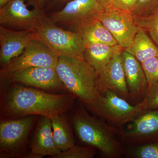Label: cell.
Here are the masks:
<instances>
[{
	"instance_id": "cell-7",
	"label": "cell",
	"mask_w": 158,
	"mask_h": 158,
	"mask_svg": "<svg viewBox=\"0 0 158 158\" xmlns=\"http://www.w3.org/2000/svg\"><path fill=\"white\" fill-rule=\"evenodd\" d=\"M35 119V115H31L1 121L0 157H12L23 149Z\"/></svg>"
},
{
	"instance_id": "cell-25",
	"label": "cell",
	"mask_w": 158,
	"mask_h": 158,
	"mask_svg": "<svg viewBox=\"0 0 158 158\" xmlns=\"http://www.w3.org/2000/svg\"><path fill=\"white\" fill-rule=\"evenodd\" d=\"M149 87L158 81V56L151 57L141 63Z\"/></svg>"
},
{
	"instance_id": "cell-8",
	"label": "cell",
	"mask_w": 158,
	"mask_h": 158,
	"mask_svg": "<svg viewBox=\"0 0 158 158\" xmlns=\"http://www.w3.org/2000/svg\"><path fill=\"white\" fill-rule=\"evenodd\" d=\"M105 9L97 0H71L61 10L52 13L53 22L68 26L76 31L88 23L98 19Z\"/></svg>"
},
{
	"instance_id": "cell-3",
	"label": "cell",
	"mask_w": 158,
	"mask_h": 158,
	"mask_svg": "<svg viewBox=\"0 0 158 158\" xmlns=\"http://www.w3.org/2000/svg\"><path fill=\"white\" fill-rule=\"evenodd\" d=\"M56 69L64 88L85 105L93 102L99 96L96 71L85 60L60 56Z\"/></svg>"
},
{
	"instance_id": "cell-22",
	"label": "cell",
	"mask_w": 158,
	"mask_h": 158,
	"mask_svg": "<svg viewBox=\"0 0 158 158\" xmlns=\"http://www.w3.org/2000/svg\"><path fill=\"white\" fill-rule=\"evenodd\" d=\"M96 153V149L92 146L74 145L70 148L61 152L53 158H92Z\"/></svg>"
},
{
	"instance_id": "cell-24",
	"label": "cell",
	"mask_w": 158,
	"mask_h": 158,
	"mask_svg": "<svg viewBox=\"0 0 158 158\" xmlns=\"http://www.w3.org/2000/svg\"><path fill=\"white\" fill-rule=\"evenodd\" d=\"M136 20L138 27L148 33L158 47V11L149 17Z\"/></svg>"
},
{
	"instance_id": "cell-4",
	"label": "cell",
	"mask_w": 158,
	"mask_h": 158,
	"mask_svg": "<svg viewBox=\"0 0 158 158\" xmlns=\"http://www.w3.org/2000/svg\"><path fill=\"white\" fill-rule=\"evenodd\" d=\"M35 33L36 39L45 44L58 56L84 60L85 41L79 32L61 28L46 16Z\"/></svg>"
},
{
	"instance_id": "cell-29",
	"label": "cell",
	"mask_w": 158,
	"mask_h": 158,
	"mask_svg": "<svg viewBox=\"0 0 158 158\" xmlns=\"http://www.w3.org/2000/svg\"><path fill=\"white\" fill-rule=\"evenodd\" d=\"M105 10L111 9L112 6V0H97Z\"/></svg>"
},
{
	"instance_id": "cell-9",
	"label": "cell",
	"mask_w": 158,
	"mask_h": 158,
	"mask_svg": "<svg viewBox=\"0 0 158 158\" xmlns=\"http://www.w3.org/2000/svg\"><path fill=\"white\" fill-rule=\"evenodd\" d=\"M25 0H11L0 8L1 26L17 31H35L46 15L44 9L30 10Z\"/></svg>"
},
{
	"instance_id": "cell-5",
	"label": "cell",
	"mask_w": 158,
	"mask_h": 158,
	"mask_svg": "<svg viewBox=\"0 0 158 158\" xmlns=\"http://www.w3.org/2000/svg\"><path fill=\"white\" fill-rule=\"evenodd\" d=\"M86 106L97 116L119 128L146 111L141 102L132 106L110 90L100 94L95 101Z\"/></svg>"
},
{
	"instance_id": "cell-1",
	"label": "cell",
	"mask_w": 158,
	"mask_h": 158,
	"mask_svg": "<svg viewBox=\"0 0 158 158\" xmlns=\"http://www.w3.org/2000/svg\"><path fill=\"white\" fill-rule=\"evenodd\" d=\"M76 98L71 94H51L16 83L7 91L2 111L9 118L40 115L51 118L64 114L72 107Z\"/></svg>"
},
{
	"instance_id": "cell-10",
	"label": "cell",
	"mask_w": 158,
	"mask_h": 158,
	"mask_svg": "<svg viewBox=\"0 0 158 158\" xmlns=\"http://www.w3.org/2000/svg\"><path fill=\"white\" fill-rule=\"evenodd\" d=\"M119 128L121 141L128 145H140L158 141V109L148 110Z\"/></svg>"
},
{
	"instance_id": "cell-15",
	"label": "cell",
	"mask_w": 158,
	"mask_h": 158,
	"mask_svg": "<svg viewBox=\"0 0 158 158\" xmlns=\"http://www.w3.org/2000/svg\"><path fill=\"white\" fill-rule=\"evenodd\" d=\"M122 61L129 98L135 100L142 98L145 96L148 85L141 62L124 50Z\"/></svg>"
},
{
	"instance_id": "cell-19",
	"label": "cell",
	"mask_w": 158,
	"mask_h": 158,
	"mask_svg": "<svg viewBox=\"0 0 158 158\" xmlns=\"http://www.w3.org/2000/svg\"><path fill=\"white\" fill-rule=\"evenodd\" d=\"M135 57L141 63L148 58L158 56V47L146 32L141 28L129 47L123 49Z\"/></svg>"
},
{
	"instance_id": "cell-16",
	"label": "cell",
	"mask_w": 158,
	"mask_h": 158,
	"mask_svg": "<svg viewBox=\"0 0 158 158\" xmlns=\"http://www.w3.org/2000/svg\"><path fill=\"white\" fill-rule=\"evenodd\" d=\"M60 152L54 141L51 118L42 116L37 123L27 158H41L45 156L53 158Z\"/></svg>"
},
{
	"instance_id": "cell-28",
	"label": "cell",
	"mask_w": 158,
	"mask_h": 158,
	"mask_svg": "<svg viewBox=\"0 0 158 158\" xmlns=\"http://www.w3.org/2000/svg\"><path fill=\"white\" fill-rule=\"evenodd\" d=\"M26 2L34 9H44L49 0H25Z\"/></svg>"
},
{
	"instance_id": "cell-12",
	"label": "cell",
	"mask_w": 158,
	"mask_h": 158,
	"mask_svg": "<svg viewBox=\"0 0 158 158\" xmlns=\"http://www.w3.org/2000/svg\"><path fill=\"white\" fill-rule=\"evenodd\" d=\"M123 50L117 51L97 75L96 86L100 94L110 90L126 99L129 95L122 61Z\"/></svg>"
},
{
	"instance_id": "cell-18",
	"label": "cell",
	"mask_w": 158,
	"mask_h": 158,
	"mask_svg": "<svg viewBox=\"0 0 158 158\" xmlns=\"http://www.w3.org/2000/svg\"><path fill=\"white\" fill-rule=\"evenodd\" d=\"M76 32L82 34L85 43H97L111 46L118 45L112 34L98 19L80 27Z\"/></svg>"
},
{
	"instance_id": "cell-14",
	"label": "cell",
	"mask_w": 158,
	"mask_h": 158,
	"mask_svg": "<svg viewBox=\"0 0 158 158\" xmlns=\"http://www.w3.org/2000/svg\"><path fill=\"white\" fill-rule=\"evenodd\" d=\"M35 38V31H17L0 26V64L2 67L22 53Z\"/></svg>"
},
{
	"instance_id": "cell-13",
	"label": "cell",
	"mask_w": 158,
	"mask_h": 158,
	"mask_svg": "<svg viewBox=\"0 0 158 158\" xmlns=\"http://www.w3.org/2000/svg\"><path fill=\"white\" fill-rule=\"evenodd\" d=\"M8 78L16 84L44 90L62 89L64 87L57 74L56 68L53 67H32L23 69L11 74Z\"/></svg>"
},
{
	"instance_id": "cell-2",
	"label": "cell",
	"mask_w": 158,
	"mask_h": 158,
	"mask_svg": "<svg viewBox=\"0 0 158 158\" xmlns=\"http://www.w3.org/2000/svg\"><path fill=\"white\" fill-rule=\"evenodd\" d=\"M71 121L79 139L98 150L104 156L120 158L124 154L122 144L116 137L118 134V128L110 125L102 118L91 116L84 108L73 113Z\"/></svg>"
},
{
	"instance_id": "cell-20",
	"label": "cell",
	"mask_w": 158,
	"mask_h": 158,
	"mask_svg": "<svg viewBox=\"0 0 158 158\" xmlns=\"http://www.w3.org/2000/svg\"><path fill=\"white\" fill-rule=\"evenodd\" d=\"M63 114L51 118L54 141L57 148L61 152L66 150L75 145L72 131Z\"/></svg>"
},
{
	"instance_id": "cell-21",
	"label": "cell",
	"mask_w": 158,
	"mask_h": 158,
	"mask_svg": "<svg viewBox=\"0 0 158 158\" xmlns=\"http://www.w3.org/2000/svg\"><path fill=\"white\" fill-rule=\"evenodd\" d=\"M158 11V0H136L132 14L136 19L151 16Z\"/></svg>"
},
{
	"instance_id": "cell-6",
	"label": "cell",
	"mask_w": 158,
	"mask_h": 158,
	"mask_svg": "<svg viewBox=\"0 0 158 158\" xmlns=\"http://www.w3.org/2000/svg\"><path fill=\"white\" fill-rule=\"evenodd\" d=\"M59 56L45 44L38 39H33L22 53L14 58L0 72L1 81L7 79L17 71L29 67L56 68Z\"/></svg>"
},
{
	"instance_id": "cell-11",
	"label": "cell",
	"mask_w": 158,
	"mask_h": 158,
	"mask_svg": "<svg viewBox=\"0 0 158 158\" xmlns=\"http://www.w3.org/2000/svg\"><path fill=\"white\" fill-rule=\"evenodd\" d=\"M98 19L123 49L131 45L139 28L131 12L112 8L105 10Z\"/></svg>"
},
{
	"instance_id": "cell-17",
	"label": "cell",
	"mask_w": 158,
	"mask_h": 158,
	"mask_svg": "<svg viewBox=\"0 0 158 158\" xmlns=\"http://www.w3.org/2000/svg\"><path fill=\"white\" fill-rule=\"evenodd\" d=\"M119 45L111 46L97 43H85L84 59L95 69L97 76L118 50Z\"/></svg>"
},
{
	"instance_id": "cell-30",
	"label": "cell",
	"mask_w": 158,
	"mask_h": 158,
	"mask_svg": "<svg viewBox=\"0 0 158 158\" xmlns=\"http://www.w3.org/2000/svg\"><path fill=\"white\" fill-rule=\"evenodd\" d=\"M11 0H0V8H2L6 5Z\"/></svg>"
},
{
	"instance_id": "cell-23",
	"label": "cell",
	"mask_w": 158,
	"mask_h": 158,
	"mask_svg": "<svg viewBox=\"0 0 158 158\" xmlns=\"http://www.w3.org/2000/svg\"><path fill=\"white\" fill-rule=\"evenodd\" d=\"M134 158H158V141L135 145L128 153Z\"/></svg>"
},
{
	"instance_id": "cell-31",
	"label": "cell",
	"mask_w": 158,
	"mask_h": 158,
	"mask_svg": "<svg viewBox=\"0 0 158 158\" xmlns=\"http://www.w3.org/2000/svg\"><path fill=\"white\" fill-rule=\"evenodd\" d=\"M69 0H52L55 2L62 3L65 2H68Z\"/></svg>"
},
{
	"instance_id": "cell-27",
	"label": "cell",
	"mask_w": 158,
	"mask_h": 158,
	"mask_svg": "<svg viewBox=\"0 0 158 158\" xmlns=\"http://www.w3.org/2000/svg\"><path fill=\"white\" fill-rule=\"evenodd\" d=\"M135 3L136 0H112V6L115 9L131 12Z\"/></svg>"
},
{
	"instance_id": "cell-26",
	"label": "cell",
	"mask_w": 158,
	"mask_h": 158,
	"mask_svg": "<svg viewBox=\"0 0 158 158\" xmlns=\"http://www.w3.org/2000/svg\"><path fill=\"white\" fill-rule=\"evenodd\" d=\"M141 102L145 110L158 109V81L148 88L145 96Z\"/></svg>"
}]
</instances>
